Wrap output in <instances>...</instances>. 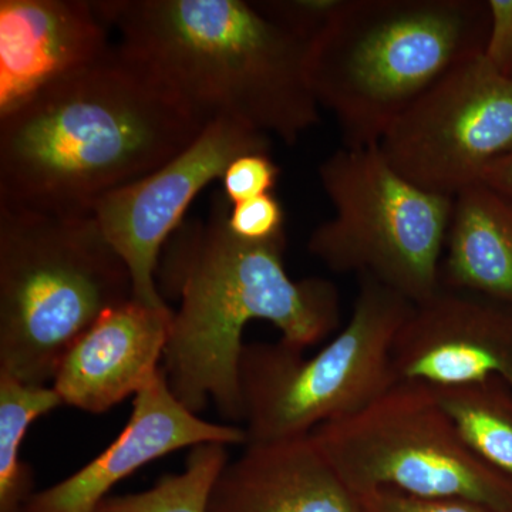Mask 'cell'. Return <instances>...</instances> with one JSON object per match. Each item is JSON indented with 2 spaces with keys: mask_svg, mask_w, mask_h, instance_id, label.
I'll use <instances>...</instances> for the list:
<instances>
[{
  "mask_svg": "<svg viewBox=\"0 0 512 512\" xmlns=\"http://www.w3.org/2000/svg\"><path fill=\"white\" fill-rule=\"evenodd\" d=\"M205 126L113 46L0 117V202L92 214L103 195L167 163Z\"/></svg>",
  "mask_w": 512,
  "mask_h": 512,
  "instance_id": "obj_1",
  "label": "cell"
},
{
  "mask_svg": "<svg viewBox=\"0 0 512 512\" xmlns=\"http://www.w3.org/2000/svg\"><path fill=\"white\" fill-rule=\"evenodd\" d=\"M229 211L231 202L215 191L207 217L183 221L161 252L157 285L180 299L163 359L171 390L191 412L212 402L224 419L242 421L239 363L248 323L271 322L282 342L305 350L338 328L340 296L326 279L288 275L286 239L232 234Z\"/></svg>",
  "mask_w": 512,
  "mask_h": 512,
  "instance_id": "obj_2",
  "label": "cell"
},
{
  "mask_svg": "<svg viewBox=\"0 0 512 512\" xmlns=\"http://www.w3.org/2000/svg\"><path fill=\"white\" fill-rule=\"evenodd\" d=\"M120 46L202 123L237 121L292 146L320 121L309 43L242 0H99Z\"/></svg>",
  "mask_w": 512,
  "mask_h": 512,
  "instance_id": "obj_3",
  "label": "cell"
},
{
  "mask_svg": "<svg viewBox=\"0 0 512 512\" xmlns=\"http://www.w3.org/2000/svg\"><path fill=\"white\" fill-rule=\"evenodd\" d=\"M488 23L478 0H345L308 49L312 92L343 147L377 146L448 70L483 52Z\"/></svg>",
  "mask_w": 512,
  "mask_h": 512,
  "instance_id": "obj_4",
  "label": "cell"
},
{
  "mask_svg": "<svg viewBox=\"0 0 512 512\" xmlns=\"http://www.w3.org/2000/svg\"><path fill=\"white\" fill-rule=\"evenodd\" d=\"M130 299V271L93 214L0 202V372L50 386L74 342Z\"/></svg>",
  "mask_w": 512,
  "mask_h": 512,
  "instance_id": "obj_5",
  "label": "cell"
},
{
  "mask_svg": "<svg viewBox=\"0 0 512 512\" xmlns=\"http://www.w3.org/2000/svg\"><path fill=\"white\" fill-rule=\"evenodd\" d=\"M413 309L400 293L360 276L348 325L315 355L282 340L245 343L239 384L247 444L309 436L375 402L394 384L393 345Z\"/></svg>",
  "mask_w": 512,
  "mask_h": 512,
  "instance_id": "obj_6",
  "label": "cell"
},
{
  "mask_svg": "<svg viewBox=\"0 0 512 512\" xmlns=\"http://www.w3.org/2000/svg\"><path fill=\"white\" fill-rule=\"evenodd\" d=\"M335 215L308 241L330 271L369 276L414 305L441 289L454 197L423 190L379 146L342 147L319 167Z\"/></svg>",
  "mask_w": 512,
  "mask_h": 512,
  "instance_id": "obj_7",
  "label": "cell"
},
{
  "mask_svg": "<svg viewBox=\"0 0 512 512\" xmlns=\"http://www.w3.org/2000/svg\"><path fill=\"white\" fill-rule=\"evenodd\" d=\"M353 494L389 488L512 512V478L467 446L430 387L394 383L365 409L312 433Z\"/></svg>",
  "mask_w": 512,
  "mask_h": 512,
  "instance_id": "obj_8",
  "label": "cell"
},
{
  "mask_svg": "<svg viewBox=\"0 0 512 512\" xmlns=\"http://www.w3.org/2000/svg\"><path fill=\"white\" fill-rule=\"evenodd\" d=\"M377 146L413 184L456 197L512 151V80L483 52L468 57L400 114Z\"/></svg>",
  "mask_w": 512,
  "mask_h": 512,
  "instance_id": "obj_9",
  "label": "cell"
},
{
  "mask_svg": "<svg viewBox=\"0 0 512 512\" xmlns=\"http://www.w3.org/2000/svg\"><path fill=\"white\" fill-rule=\"evenodd\" d=\"M269 150L271 138L264 133L237 121H210L180 154L97 200L92 214L126 262L133 299L167 305L157 285L158 262L164 245L183 224L185 211L200 191L222 178L235 158Z\"/></svg>",
  "mask_w": 512,
  "mask_h": 512,
  "instance_id": "obj_10",
  "label": "cell"
},
{
  "mask_svg": "<svg viewBox=\"0 0 512 512\" xmlns=\"http://www.w3.org/2000/svg\"><path fill=\"white\" fill-rule=\"evenodd\" d=\"M394 383L456 387L504 380L512 387V308L444 288L414 305L392 352Z\"/></svg>",
  "mask_w": 512,
  "mask_h": 512,
  "instance_id": "obj_11",
  "label": "cell"
},
{
  "mask_svg": "<svg viewBox=\"0 0 512 512\" xmlns=\"http://www.w3.org/2000/svg\"><path fill=\"white\" fill-rule=\"evenodd\" d=\"M247 444L244 427L202 420L171 390L163 367L134 396L133 412L117 439L72 476L36 491L26 512H94L124 478L183 448Z\"/></svg>",
  "mask_w": 512,
  "mask_h": 512,
  "instance_id": "obj_12",
  "label": "cell"
},
{
  "mask_svg": "<svg viewBox=\"0 0 512 512\" xmlns=\"http://www.w3.org/2000/svg\"><path fill=\"white\" fill-rule=\"evenodd\" d=\"M110 29L87 0H2L0 117L103 59Z\"/></svg>",
  "mask_w": 512,
  "mask_h": 512,
  "instance_id": "obj_13",
  "label": "cell"
},
{
  "mask_svg": "<svg viewBox=\"0 0 512 512\" xmlns=\"http://www.w3.org/2000/svg\"><path fill=\"white\" fill-rule=\"evenodd\" d=\"M174 312L130 299L104 312L74 342L52 387L63 404L83 412H109L140 393L160 373Z\"/></svg>",
  "mask_w": 512,
  "mask_h": 512,
  "instance_id": "obj_14",
  "label": "cell"
},
{
  "mask_svg": "<svg viewBox=\"0 0 512 512\" xmlns=\"http://www.w3.org/2000/svg\"><path fill=\"white\" fill-rule=\"evenodd\" d=\"M208 512H359L312 434L249 443L222 468Z\"/></svg>",
  "mask_w": 512,
  "mask_h": 512,
  "instance_id": "obj_15",
  "label": "cell"
},
{
  "mask_svg": "<svg viewBox=\"0 0 512 512\" xmlns=\"http://www.w3.org/2000/svg\"><path fill=\"white\" fill-rule=\"evenodd\" d=\"M441 285L512 308V202L483 184L454 197Z\"/></svg>",
  "mask_w": 512,
  "mask_h": 512,
  "instance_id": "obj_16",
  "label": "cell"
},
{
  "mask_svg": "<svg viewBox=\"0 0 512 512\" xmlns=\"http://www.w3.org/2000/svg\"><path fill=\"white\" fill-rule=\"evenodd\" d=\"M467 446L512 478V387L504 380L430 387Z\"/></svg>",
  "mask_w": 512,
  "mask_h": 512,
  "instance_id": "obj_17",
  "label": "cell"
},
{
  "mask_svg": "<svg viewBox=\"0 0 512 512\" xmlns=\"http://www.w3.org/2000/svg\"><path fill=\"white\" fill-rule=\"evenodd\" d=\"M63 402L50 386L20 382L0 372V512H26L35 491L32 467L20 457L33 421Z\"/></svg>",
  "mask_w": 512,
  "mask_h": 512,
  "instance_id": "obj_18",
  "label": "cell"
},
{
  "mask_svg": "<svg viewBox=\"0 0 512 512\" xmlns=\"http://www.w3.org/2000/svg\"><path fill=\"white\" fill-rule=\"evenodd\" d=\"M227 447H192L181 473L165 474L140 493L110 495L94 512H208L212 488L229 461Z\"/></svg>",
  "mask_w": 512,
  "mask_h": 512,
  "instance_id": "obj_19",
  "label": "cell"
},
{
  "mask_svg": "<svg viewBox=\"0 0 512 512\" xmlns=\"http://www.w3.org/2000/svg\"><path fill=\"white\" fill-rule=\"evenodd\" d=\"M345 0H268L252 2L276 25L311 43L325 29Z\"/></svg>",
  "mask_w": 512,
  "mask_h": 512,
  "instance_id": "obj_20",
  "label": "cell"
},
{
  "mask_svg": "<svg viewBox=\"0 0 512 512\" xmlns=\"http://www.w3.org/2000/svg\"><path fill=\"white\" fill-rule=\"evenodd\" d=\"M284 225V208L272 192L232 204L228 215L232 234L249 242L285 239Z\"/></svg>",
  "mask_w": 512,
  "mask_h": 512,
  "instance_id": "obj_21",
  "label": "cell"
},
{
  "mask_svg": "<svg viewBox=\"0 0 512 512\" xmlns=\"http://www.w3.org/2000/svg\"><path fill=\"white\" fill-rule=\"evenodd\" d=\"M281 168L269 153H251L235 158L222 175V192L232 204L271 194Z\"/></svg>",
  "mask_w": 512,
  "mask_h": 512,
  "instance_id": "obj_22",
  "label": "cell"
},
{
  "mask_svg": "<svg viewBox=\"0 0 512 512\" xmlns=\"http://www.w3.org/2000/svg\"><path fill=\"white\" fill-rule=\"evenodd\" d=\"M359 512H498L474 501L457 498H419L389 488L357 494Z\"/></svg>",
  "mask_w": 512,
  "mask_h": 512,
  "instance_id": "obj_23",
  "label": "cell"
},
{
  "mask_svg": "<svg viewBox=\"0 0 512 512\" xmlns=\"http://www.w3.org/2000/svg\"><path fill=\"white\" fill-rule=\"evenodd\" d=\"M487 8L490 23L483 57L495 72L512 80V0H488Z\"/></svg>",
  "mask_w": 512,
  "mask_h": 512,
  "instance_id": "obj_24",
  "label": "cell"
},
{
  "mask_svg": "<svg viewBox=\"0 0 512 512\" xmlns=\"http://www.w3.org/2000/svg\"><path fill=\"white\" fill-rule=\"evenodd\" d=\"M480 184L512 202V151L498 158L484 171Z\"/></svg>",
  "mask_w": 512,
  "mask_h": 512,
  "instance_id": "obj_25",
  "label": "cell"
}]
</instances>
